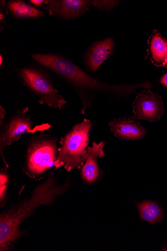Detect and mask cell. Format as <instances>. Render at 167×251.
<instances>
[{
    "mask_svg": "<svg viewBox=\"0 0 167 251\" xmlns=\"http://www.w3.org/2000/svg\"><path fill=\"white\" fill-rule=\"evenodd\" d=\"M32 59L59 76L76 91L82 103L81 112L85 115L91 109L95 96L97 94H109L126 98L135 94L137 89L152 87L145 81L137 84L111 85L87 74L77 65L64 56L54 53L31 55Z\"/></svg>",
    "mask_w": 167,
    "mask_h": 251,
    "instance_id": "obj_1",
    "label": "cell"
},
{
    "mask_svg": "<svg viewBox=\"0 0 167 251\" xmlns=\"http://www.w3.org/2000/svg\"><path fill=\"white\" fill-rule=\"evenodd\" d=\"M56 178L50 176L35 190L32 197L17 205L0 217V250H7L11 244L23 234L19 226L31 216L36 208L42 204H49L54 199L63 194L68 189V182L56 185Z\"/></svg>",
    "mask_w": 167,
    "mask_h": 251,
    "instance_id": "obj_2",
    "label": "cell"
},
{
    "mask_svg": "<svg viewBox=\"0 0 167 251\" xmlns=\"http://www.w3.org/2000/svg\"><path fill=\"white\" fill-rule=\"evenodd\" d=\"M92 123L85 119L74 126L70 131L61 139V147L55 162V168L63 167L67 172L81 169L87 156L90 132Z\"/></svg>",
    "mask_w": 167,
    "mask_h": 251,
    "instance_id": "obj_3",
    "label": "cell"
},
{
    "mask_svg": "<svg viewBox=\"0 0 167 251\" xmlns=\"http://www.w3.org/2000/svg\"><path fill=\"white\" fill-rule=\"evenodd\" d=\"M16 72L23 85L39 98L41 105L59 109L63 113L62 107L67 102L45 71L37 66L28 65Z\"/></svg>",
    "mask_w": 167,
    "mask_h": 251,
    "instance_id": "obj_4",
    "label": "cell"
},
{
    "mask_svg": "<svg viewBox=\"0 0 167 251\" xmlns=\"http://www.w3.org/2000/svg\"><path fill=\"white\" fill-rule=\"evenodd\" d=\"M58 149L54 137L43 134L33 137L27 149L24 172L31 178H39L55 167Z\"/></svg>",
    "mask_w": 167,
    "mask_h": 251,
    "instance_id": "obj_5",
    "label": "cell"
},
{
    "mask_svg": "<svg viewBox=\"0 0 167 251\" xmlns=\"http://www.w3.org/2000/svg\"><path fill=\"white\" fill-rule=\"evenodd\" d=\"M28 107L18 109L9 121L2 126L0 132V153L3 162L8 168L9 165L4 155L5 147L19 140L22 135L36 131L33 129V122L28 115Z\"/></svg>",
    "mask_w": 167,
    "mask_h": 251,
    "instance_id": "obj_6",
    "label": "cell"
},
{
    "mask_svg": "<svg viewBox=\"0 0 167 251\" xmlns=\"http://www.w3.org/2000/svg\"><path fill=\"white\" fill-rule=\"evenodd\" d=\"M132 107L134 118L151 123L160 120L164 112L161 97L150 90H143L139 94Z\"/></svg>",
    "mask_w": 167,
    "mask_h": 251,
    "instance_id": "obj_7",
    "label": "cell"
},
{
    "mask_svg": "<svg viewBox=\"0 0 167 251\" xmlns=\"http://www.w3.org/2000/svg\"><path fill=\"white\" fill-rule=\"evenodd\" d=\"M92 5L93 1L89 0H45L43 9L48 11L50 16L72 20L84 15Z\"/></svg>",
    "mask_w": 167,
    "mask_h": 251,
    "instance_id": "obj_8",
    "label": "cell"
},
{
    "mask_svg": "<svg viewBox=\"0 0 167 251\" xmlns=\"http://www.w3.org/2000/svg\"><path fill=\"white\" fill-rule=\"evenodd\" d=\"M115 47L113 37L94 42L83 55V63L86 71L96 73L101 65L112 55Z\"/></svg>",
    "mask_w": 167,
    "mask_h": 251,
    "instance_id": "obj_9",
    "label": "cell"
},
{
    "mask_svg": "<svg viewBox=\"0 0 167 251\" xmlns=\"http://www.w3.org/2000/svg\"><path fill=\"white\" fill-rule=\"evenodd\" d=\"M105 144V142L99 144L93 142L92 147L87 148V158L81 171V177L87 184L94 183L103 175V171L98 164L97 158L105 156L104 151Z\"/></svg>",
    "mask_w": 167,
    "mask_h": 251,
    "instance_id": "obj_10",
    "label": "cell"
},
{
    "mask_svg": "<svg viewBox=\"0 0 167 251\" xmlns=\"http://www.w3.org/2000/svg\"><path fill=\"white\" fill-rule=\"evenodd\" d=\"M111 131L116 138L127 140H138L144 138L146 129L134 117L114 119L108 123Z\"/></svg>",
    "mask_w": 167,
    "mask_h": 251,
    "instance_id": "obj_11",
    "label": "cell"
},
{
    "mask_svg": "<svg viewBox=\"0 0 167 251\" xmlns=\"http://www.w3.org/2000/svg\"><path fill=\"white\" fill-rule=\"evenodd\" d=\"M6 8L8 14L15 19H40L46 14L21 0H10Z\"/></svg>",
    "mask_w": 167,
    "mask_h": 251,
    "instance_id": "obj_12",
    "label": "cell"
},
{
    "mask_svg": "<svg viewBox=\"0 0 167 251\" xmlns=\"http://www.w3.org/2000/svg\"><path fill=\"white\" fill-rule=\"evenodd\" d=\"M140 220L152 225L161 223L164 218V211L156 201L145 200L136 203Z\"/></svg>",
    "mask_w": 167,
    "mask_h": 251,
    "instance_id": "obj_13",
    "label": "cell"
},
{
    "mask_svg": "<svg viewBox=\"0 0 167 251\" xmlns=\"http://www.w3.org/2000/svg\"><path fill=\"white\" fill-rule=\"evenodd\" d=\"M150 51L152 58L156 63L166 65V43L158 33L153 35L152 37Z\"/></svg>",
    "mask_w": 167,
    "mask_h": 251,
    "instance_id": "obj_14",
    "label": "cell"
},
{
    "mask_svg": "<svg viewBox=\"0 0 167 251\" xmlns=\"http://www.w3.org/2000/svg\"><path fill=\"white\" fill-rule=\"evenodd\" d=\"M119 1H93V5L98 8L101 11L108 12L118 5Z\"/></svg>",
    "mask_w": 167,
    "mask_h": 251,
    "instance_id": "obj_15",
    "label": "cell"
},
{
    "mask_svg": "<svg viewBox=\"0 0 167 251\" xmlns=\"http://www.w3.org/2000/svg\"><path fill=\"white\" fill-rule=\"evenodd\" d=\"M7 2L4 0L0 1V33L6 26V17L8 12L6 8Z\"/></svg>",
    "mask_w": 167,
    "mask_h": 251,
    "instance_id": "obj_16",
    "label": "cell"
},
{
    "mask_svg": "<svg viewBox=\"0 0 167 251\" xmlns=\"http://www.w3.org/2000/svg\"><path fill=\"white\" fill-rule=\"evenodd\" d=\"M0 179H1V188H0V197H1V203H2L4 201L6 193V190L8 187V182L9 180V176L7 174L1 171V175H0Z\"/></svg>",
    "mask_w": 167,
    "mask_h": 251,
    "instance_id": "obj_17",
    "label": "cell"
},
{
    "mask_svg": "<svg viewBox=\"0 0 167 251\" xmlns=\"http://www.w3.org/2000/svg\"><path fill=\"white\" fill-rule=\"evenodd\" d=\"M28 2L34 7L41 10L43 9L45 1V0H29Z\"/></svg>",
    "mask_w": 167,
    "mask_h": 251,
    "instance_id": "obj_18",
    "label": "cell"
},
{
    "mask_svg": "<svg viewBox=\"0 0 167 251\" xmlns=\"http://www.w3.org/2000/svg\"><path fill=\"white\" fill-rule=\"evenodd\" d=\"M7 111L2 107V105L0 106V126H2L4 125L3 120L5 119Z\"/></svg>",
    "mask_w": 167,
    "mask_h": 251,
    "instance_id": "obj_19",
    "label": "cell"
},
{
    "mask_svg": "<svg viewBox=\"0 0 167 251\" xmlns=\"http://www.w3.org/2000/svg\"><path fill=\"white\" fill-rule=\"evenodd\" d=\"M160 82L163 86L167 87V74L161 78Z\"/></svg>",
    "mask_w": 167,
    "mask_h": 251,
    "instance_id": "obj_20",
    "label": "cell"
},
{
    "mask_svg": "<svg viewBox=\"0 0 167 251\" xmlns=\"http://www.w3.org/2000/svg\"><path fill=\"white\" fill-rule=\"evenodd\" d=\"M4 63V58L2 54H0V66L2 67Z\"/></svg>",
    "mask_w": 167,
    "mask_h": 251,
    "instance_id": "obj_21",
    "label": "cell"
},
{
    "mask_svg": "<svg viewBox=\"0 0 167 251\" xmlns=\"http://www.w3.org/2000/svg\"><path fill=\"white\" fill-rule=\"evenodd\" d=\"M167 52H166V65H167V42H166Z\"/></svg>",
    "mask_w": 167,
    "mask_h": 251,
    "instance_id": "obj_22",
    "label": "cell"
}]
</instances>
